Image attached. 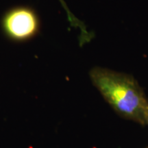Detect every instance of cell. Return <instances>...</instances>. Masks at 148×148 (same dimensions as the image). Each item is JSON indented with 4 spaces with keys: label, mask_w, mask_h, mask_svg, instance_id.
I'll return each mask as SVG.
<instances>
[{
    "label": "cell",
    "mask_w": 148,
    "mask_h": 148,
    "mask_svg": "<svg viewBox=\"0 0 148 148\" xmlns=\"http://www.w3.org/2000/svg\"><path fill=\"white\" fill-rule=\"evenodd\" d=\"M90 77L114 110L127 119L145 124L148 100L134 77L101 67L92 69Z\"/></svg>",
    "instance_id": "1"
},
{
    "label": "cell",
    "mask_w": 148,
    "mask_h": 148,
    "mask_svg": "<svg viewBox=\"0 0 148 148\" xmlns=\"http://www.w3.org/2000/svg\"><path fill=\"white\" fill-rule=\"evenodd\" d=\"M3 27L11 38L26 39L33 36L38 28V20L32 10L17 8L10 11L3 20Z\"/></svg>",
    "instance_id": "2"
},
{
    "label": "cell",
    "mask_w": 148,
    "mask_h": 148,
    "mask_svg": "<svg viewBox=\"0 0 148 148\" xmlns=\"http://www.w3.org/2000/svg\"><path fill=\"white\" fill-rule=\"evenodd\" d=\"M145 123H147L148 124V107L147 108V110H146V113H145Z\"/></svg>",
    "instance_id": "3"
}]
</instances>
